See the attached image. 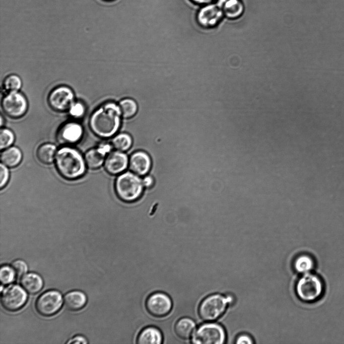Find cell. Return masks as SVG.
<instances>
[{"label": "cell", "instance_id": "1", "mask_svg": "<svg viewBox=\"0 0 344 344\" xmlns=\"http://www.w3.org/2000/svg\"><path fill=\"white\" fill-rule=\"evenodd\" d=\"M121 115L119 106L113 102L106 103L92 113L89 120L90 127L99 137H110L120 126Z\"/></svg>", "mask_w": 344, "mask_h": 344}, {"label": "cell", "instance_id": "2", "mask_svg": "<svg viewBox=\"0 0 344 344\" xmlns=\"http://www.w3.org/2000/svg\"><path fill=\"white\" fill-rule=\"evenodd\" d=\"M55 160L58 172L66 179H77L85 172V161L79 152L74 148H60L56 153Z\"/></svg>", "mask_w": 344, "mask_h": 344}, {"label": "cell", "instance_id": "3", "mask_svg": "<svg viewBox=\"0 0 344 344\" xmlns=\"http://www.w3.org/2000/svg\"><path fill=\"white\" fill-rule=\"evenodd\" d=\"M233 301L231 296H224L219 294L208 296L200 303L198 309L200 318L210 322L219 318L225 312L228 304Z\"/></svg>", "mask_w": 344, "mask_h": 344}, {"label": "cell", "instance_id": "4", "mask_svg": "<svg viewBox=\"0 0 344 344\" xmlns=\"http://www.w3.org/2000/svg\"><path fill=\"white\" fill-rule=\"evenodd\" d=\"M143 183L139 177L127 172L118 177L115 182V189L118 196L126 201L137 199L142 194Z\"/></svg>", "mask_w": 344, "mask_h": 344}, {"label": "cell", "instance_id": "5", "mask_svg": "<svg viewBox=\"0 0 344 344\" xmlns=\"http://www.w3.org/2000/svg\"><path fill=\"white\" fill-rule=\"evenodd\" d=\"M323 286L321 279L316 275L307 272L299 279L296 285L298 297L305 302H312L322 295Z\"/></svg>", "mask_w": 344, "mask_h": 344}, {"label": "cell", "instance_id": "6", "mask_svg": "<svg viewBox=\"0 0 344 344\" xmlns=\"http://www.w3.org/2000/svg\"><path fill=\"white\" fill-rule=\"evenodd\" d=\"M226 338L225 331L221 325L208 323L200 325L194 332L192 342L196 344H222Z\"/></svg>", "mask_w": 344, "mask_h": 344}, {"label": "cell", "instance_id": "7", "mask_svg": "<svg viewBox=\"0 0 344 344\" xmlns=\"http://www.w3.org/2000/svg\"><path fill=\"white\" fill-rule=\"evenodd\" d=\"M62 302V295L58 291L49 290L38 297L35 302V309L41 316H51L60 310Z\"/></svg>", "mask_w": 344, "mask_h": 344}, {"label": "cell", "instance_id": "8", "mask_svg": "<svg viewBox=\"0 0 344 344\" xmlns=\"http://www.w3.org/2000/svg\"><path fill=\"white\" fill-rule=\"evenodd\" d=\"M26 291L17 285H11L2 291L1 301L5 309L10 312L21 309L27 302Z\"/></svg>", "mask_w": 344, "mask_h": 344}, {"label": "cell", "instance_id": "9", "mask_svg": "<svg viewBox=\"0 0 344 344\" xmlns=\"http://www.w3.org/2000/svg\"><path fill=\"white\" fill-rule=\"evenodd\" d=\"M2 107L8 116L17 118L26 112L28 103L25 96L18 91L10 92L3 98Z\"/></svg>", "mask_w": 344, "mask_h": 344}, {"label": "cell", "instance_id": "10", "mask_svg": "<svg viewBox=\"0 0 344 344\" xmlns=\"http://www.w3.org/2000/svg\"><path fill=\"white\" fill-rule=\"evenodd\" d=\"M148 312L155 317L167 316L171 311L172 302L170 298L162 292H156L150 295L146 301Z\"/></svg>", "mask_w": 344, "mask_h": 344}, {"label": "cell", "instance_id": "11", "mask_svg": "<svg viewBox=\"0 0 344 344\" xmlns=\"http://www.w3.org/2000/svg\"><path fill=\"white\" fill-rule=\"evenodd\" d=\"M74 94L72 90L65 86H60L53 89L49 94L48 103L53 110L63 112L69 110L74 103Z\"/></svg>", "mask_w": 344, "mask_h": 344}, {"label": "cell", "instance_id": "12", "mask_svg": "<svg viewBox=\"0 0 344 344\" xmlns=\"http://www.w3.org/2000/svg\"><path fill=\"white\" fill-rule=\"evenodd\" d=\"M222 8L218 4L205 5L197 13L198 23L205 28L216 26L223 18L224 12Z\"/></svg>", "mask_w": 344, "mask_h": 344}, {"label": "cell", "instance_id": "13", "mask_svg": "<svg viewBox=\"0 0 344 344\" xmlns=\"http://www.w3.org/2000/svg\"><path fill=\"white\" fill-rule=\"evenodd\" d=\"M82 126L75 122H70L62 125L57 133V140L59 143L70 145L76 143L83 135Z\"/></svg>", "mask_w": 344, "mask_h": 344}, {"label": "cell", "instance_id": "14", "mask_svg": "<svg viewBox=\"0 0 344 344\" xmlns=\"http://www.w3.org/2000/svg\"><path fill=\"white\" fill-rule=\"evenodd\" d=\"M128 164L127 156L120 151L110 153L105 160V168L110 174H116L124 171Z\"/></svg>", "mask_w": 344, "mask_h": 344}, {"label": "cell", "instance_id": "15", "mask_svg": "<svg viewBox=\"0 0 344 344\" xmlns=\"http://www.w3.org/2000/svg\"><path fill=\"white\" fill-rule=\"evenodd\" d=\"M151 165V159L149 156L144 152H136L130 157V168L137 175H144L147 174L150 169Z\"/></svg>", "mask_w": 344, "mask_h": 344}, {"label": "cell", "instance_id": "16", "mask_svg": "<svg viewBox=\"0 0 344 344\" xmlns=\"http://www.w3.org/2000/svg\"><path fill=\"white\" fill-rule=\"evenodd\" d=\"M87 297L82 291L75 290L66 293L63 298L65 308L72 311L82 309L87 303Z\"/></svg>", "mask_w": 344, "mask_h": 344}, {"label": "cell", "instance_id": "17", "mask_svg": "<svg viewBox=\"0 0 344 344\" xmlns=\"http://www.w3.org/2000/svg\"><path fill=\"white\" fill-rule=\"evenodd\" d=\"M20 283L22 288L30 294L39 293L43 288V281L37 273L30 272L26 273L21 278Z\"/></svg>", "mask_w": 344, "mask_h": 344}, {"label": "cell", "instance_id": "18", "mask_svg": "<svg viewBox=\"0 0 344 344\" xmlns=\"http://www.w3.org/2000/svg\"><path fill=\"white\" fill-rule=\"evenodd\" d=\"M109 147L93 148L88 150L85 156L87 166L91 169L100 167L104 161L105 155Z\"/></svg>", "mask_w": 344, "mask_h": 344}, {"label": "cell", "instance_id": "19", "mask_svg": "<svg viewBox=\"0 0 344 344\" xmlns=\"http://www.w3.org/2000/svg\"><path fill=\"white\" fill-rule=\"evenodd\" d=\"M163 336L159 329L153 326L146 327L139 333L137 338L139 344H160Z\"/></svg>", "mask_w": 344, "mask_h": 344}, {"label": "cell", "instance_id": "20", "mask_svg": "<svg viewBox=\"0 0 344 344\" xmlns=\"http://www.w3.org/2000/svg\"><path fill=\"white\" fill-rule=\"evenodd\" d=\"M195 329L194 322L191 319L187 317L178 320L174 326V331L176 335L184 340L190 338Z\"/></svg>", "mask_w": 344, "mask_h": 344}, {"label": "cell", "instance_id": "21", "mask_svg": "<svg viewBox=\"0 0 344 344\" xmlns=\"http://www.w3.org/2000/svg\"><path fill=\"white\" fill-rule=\"evenodd\" d=\"M22 154L21 150L17 147H9L2 152L1 160L2 163L9 167H14L21 162Z\"/></svg>", "mask_w": 344, "mask_h": 344}, {"label": "cell", "instance_id": "22", "mask_svg": "<svg viewBox=\"0 0 344 344\" xmlns=\"http://www.w3.org/2000/svg\"><path fill=\"white\" fill-rule=\"evenodd\" d=\"M56 149L54 145L46 143L39 147L37 150L36 155L40 162L43 164L51 163L54 160Z\"/></svg>", "mask_w": 344, "mask_h": 344}, {"label": "cell", "instance_id": "23", "mask_svg": "<svg viewBox=\"0 0 344 344\" xmlns=\"http://www.w3.org/2000/svg\"><path fill=\"white\" fill-rule=\"evenodd\" d=\"M222 9L227 17L233 19L242 14L244 6L240 0H229L222 6Z\"/></svg>", "mask_w": 344, "mask_h": 344}, {"label": "cell", "instance_id": "24", "mask_svg": "<svg viewBox=\"0 0 344 344\" xmlns=\"http://www.w3.org/2000/svg\"><path fill=\"white\" fill-rule=\"evenodd\" d=\"M314 265V261L309 255H301L296 258L294 267L296 271L301 273L309 272Z\"/></svg>", "mask_w": 344, "mask_h": 344}, {"label": "cell", "instance_id": "25", "mask_svg": "<svg viewBox=\"0 0 344 344\" xmlns=\"http://www.w3.org/2000/svg\"><path fill=\"white\" fill-rule=\"evenodd\" d=\"M121 115L123 117L129 118L134 116L137 112V106L136 102L131 99H124L119 105Z\"/></svg>", "mask_w": 344, "mask_h": 344}, {"label": "cell", "instance_id": "26", "mask_svg": "<svg viewBox=\"0 0 344 344\" xmlns=\"http://www.w3.org/2000/svg\"><path fill=\"white\" fill-rule=\"evenodd\" d=\"M113 147L120 151L128 150L132 144L131 136L127 133H120L115 136L112 141Z\"/></svg>", "mask_w": 344, "mask_h": 344}, {"label": "cell", "instance_id": "27", "mask_svg": "<svg viewBox=\"0 0 344 344\" xmlns=\"http://www.w3.org/2000/svg\"><path fill=\"white\" fill-rule=\"evenodd\" d=\"M4 88L8 93L18 92L22 86L20 78L16 75H11L6 77L4 81Z\"/></svg>", "mask_w": 344, "mask_h": 344}, {"label": "cell", "instance_id": "28", "mask_svg": "<svg viewBox=\"0 0 344 344\" xmlns=\"http://www.w3.org/2000/svg\"><path fill=\"white\" fill-rule=\"evenodd\" d=\"M16 275L11 266L3 265L0 270V280L3 285H8L13 283Z\"/></svg>", "mask_w": 344, "mask_h": 344}, {"label": "cell", "instance_id": "29", "mask_svg": "<svg viewBox=\"0 0 344 344\" xmlns=\"http://www.w3.org/2000/svg\"><path fill=\"white\" fill-rule=\"evenodd\" d=\"M15 140L13 132L8 128H2L0 131V148L7 149L12 145Z\"/></svg>", "mask_w": 344, "mask_h": 344}, {"label": "cell", "instance_id": "30", "mask_svg": "<svg viewBox=\"0 0 344 344\" xmlns=\"http://www.w3.org/2000/svg\"><path fill=\"white\" fill-rule=\"evenodd\" d=\"M12 268L14 270L16 277L21 278L28 271V266L26 263L21 259H17L11 263Z\"/></svg>", "mask_w": 344, "mask_h": 344}, {"label": "cell", "instance_id": "31", "mask_svg": "<svg viewBox=\"0 0 344 344\" xmlns=\"http://www.w3.org/2000/svg\"><path fill=\"white\" fill-rule=\"evenodd\" d=\"M70 114L76 118L82 117L85 112V107L84 105L80 103H74L69 109Z\"/></svg>", "mask_w": 344, "mask_h": 344}, {"label": "cell", "instance_id": "32", "mask_svg": "<svg viewBox=\"0 0 344 344\" xmlns=\"http://www.w3.org/2000/svg\"><path fill=\"white\" fill-rule=\"evenodd\" d=\"M9 178V172L7 166L1 163L0 165V187L2 188L7 184Z\"/></svg>", "mask_w": 344, "mask_h": 344}, {"label": "cell", "instance_id": "33", "mask_svg": "<svg viewBox=\"0 0 344 344\" xmlns=\"http://www.w3.org/2000/svg\"><path fill=\"white\" fill-rule=\"evenodd\" d=\"M236 343L237 344H251L253 343V341L249 335L242 334L237 337Z\"/></svg>", "mask_w": 344, "mask_h": 344}, {"label": "cell", "instance_id": "34", "mask_svg": "<svg viewBox=\"0 0 344 344\" xmlns=\"http://www.w3.org/2000/svg\"><path fill=\"white\" fill-rule=\"evenodd\" d=\"M88 341L85 337L81 335H77L68 340L66 343H87Z\"/></svg>", "mask_w": 344, "mask_h": 344}, {"label": "cell", "instance_id": "35", "mask_svg": "<svg viewBox=\"0 0 344 344\" xmlns=\"http://www.w3.org/2000/svg\"><path fill=\"white\" fill-rule=\"evenodd\" d=\"M143 183L144 186H145V187H151L153 184V179L151 176H146L143 180Z\"/></svg>", "mask_w": 344, "mask_h": 344}, {"label": "cell", "instance_id": "36", "mask_svg": "<svg viewBox=\"0 0 344 344\" xmlns=\"http://www.w3.org/2000/svg\"><path fill=\"white\" fill-rule=\"evenodd\" d=\"M193 3L198 5H207L212 3L214 0H191Z\"/></svg>", "mask_w": 344, "mask_h": 344}, {"label": "cell", "instance_id": "37", "mask_svg": "<svg viewBox=\"0 0 344 344\" xmlns=\"http://www.w3.org/2000/svg\"><path fill=\"white\" fill-rule=\"evenodd\" d=\"M228 1L229 0H218L217 4L222 7V6Z\"/></svg>", "mask_w": 344, "mask_h": 344}]
</instances>
